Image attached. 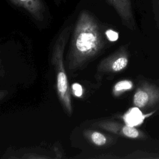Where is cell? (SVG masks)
<instances>
[{
	"label": "cell",
	"mask_w": 159,
	"mask_h": 159,
	"mask_svg": "<svg viewBox=\"0 0 159 159\" xmlns=\"http://www.w3.org/2000/svg\"><path fill=\"white\" fill-rule=\"evenodd\" d=\"M104 45L97 20L88 11H81L76 22L66 56L68 71L71 73L83 68L100 53Z\"/></svg>",
	"instance_id": "cell-1"
},
{
	"label": "cell",
	"mask_w": 159,
	"mask_h": 159,
	"mask_svg": "<svg viewBox=\"0 0 159 159\" xmlns=\"http://www.w3.org/2000/svg\"><path fill=\"white\" fill-rule=\"evenodd\" d=\"M71 32V27H65L56 39L52 53V63L56 76V88L58 99L68 116L73 113L71 89L64 64V52Z\"/></svg>",
	"instance_id": "cell-2"
},
{
	"label": "cell",
	"mask_w": 159,
	"mask_h": 159,
	"mask_svg": "<svg viewBox=\"0 0 159 159\" xmlns=\"http://www.w3.org/2000/svg\"><path fill=\"white\" fill-rule=\"evenodd\" d=\"M159 103V88L154 84L145 83L135 91L133 104L140 109L153 107Z\"/></svg>",
	"instance_id": "cell-3"
},
{
	"label": "cell",
	"mask_w": 159,
	"mask_h": 159,
	"mask_svg": "<svg viewBox=\"0 0 159 159\" xmlns=\"http://www.w3.org/2000/svg\"><path fill=\"white\" fill-rule=\"evenodd\" d=\"M129 63V55L123 47L114 53L103 59L99 64L98 70L102 73H115L124 70Z\"/></svg>",
	"instance_id": "cell-4"
},
{
	"label": "cell",
	"mask_w": 159,
	"mask_h": 159,
	"mask_svg": "<svg viewBox=\"0 0 159 159\" xmlns=\"http://www.w3.org/2000/svg\"><path fill=\"white\" fill-rule=\"evenodd\" d=\"M93 125L114 134L130 139H142L145 136L135 127L130 126L125 124H122L114 120H101L94 123Z\"/></svg>",
	"instance_id": "cell-5"
},
{
	"label": "cell",
	"mask_w": 159,
	"mask_h": 159,
	"mask_svg": "<svg viewBox=\"0 0 159 159\" xmlns=\"http://www.w3.org/2000/svg\"><path fill=\"white\" fill-rule=\"evenodd\" d=\"M118 14L124 25L134 30L135 22L132 11L131 0H106Z\"/></svg>",
	"instance_id": "cell-6"
},
{
	"label": "cell",
	"mask_w": 159,
	"mask_h": 159,
	"mask_svg": "<svg viewBox=\"0 0 159 159\" xmlns=\"http://www.w3.org/2000/svg\"><path fill=\"white\" fill-rule=\"evenodd\" d=\"M14 4L25 9L36 20L43 18L44 6L41 0H11Z\"/></svg>",
	"instance_id": "cell-7"
},
{
	"label": "cell",
	"mask_w": 159,
	"mask_h": 159,
	"mask_svg": "<svg viewBox=\"0 0 159 159\" xmlns=\"http://www.w3.org/2000/svg\"><path fill=\"white\" fill-rule=\"evenodd\" d=\"M123 120L125 124L136 127L140 125L144 120L145 116L140 109L135 106L130 108L124 115Z\"/></svg>",
	"instance_id": "cell-8"
},
{
	"label": "cell",
	"mask_w": 159,
	"mask_h": 159,
	"mask_svg": "<svg viewBox=\"0 0 159 159\" xmlns=\"http://www.w3.org/2000/svg\"><path fill=\"white\" fill-rule=\"evenodd\" d=\"M83 135L91 143L96 146H104L107 142L106 136L96 130H86L83 132Z\"/></svg>",
	"instance_id": "cell-9"
},
{
	"label": "cell",
	"mask_w": 159,
	"mask_h": 159,
	"mask_svg": "<svg viewBox=\"0 0 159 159\" xmlns=\"http://www.w3.org/2000/svg\"><path fill=\"white\" fill-rule=\"evenodd\" d=\"M133 83L130 80H123L117 82L112 88V93L114 96H119L124 93L132 89Z\"/></svg>",
	"instance_id": "cell-10"
},
{
	"label": "cell",
	"mask_w": 159,
	"mask_h": 159,
	"mask_svg": "<svg viewBox=\"0 0 159 159\" xmlns=\"http://www.w3.org/2000/svg\"><path fill=\"white\" fill-rule=\"evenodd\" d=\"M71 93L76 97H81L83 93L82 86L78 83H74L71 86Z\"/></svg>",
	"instance_id": "cell-11"
},
{
	"label": "cell",
	"mask_w": 159,
	"mask_h": 159,
	"mask_svg": "<svg viewBox=\"0 0 159 159\" xmlns=\"http://www.w3.org/2000/svg\"><path fill=\"white\" fill-rule=\"evenodd\" d=\"M105 34L107 39L111 42H115L119 39V34L112 29L107 30Z\"/></svg>",
	"instance_id": "cell-12"
},
{
	"label": "cell",
	"mask_w": 159,
	"mask_h": 159,
	"mask_svg": "<svg viewBox=\"0 0 159 159\" xmlns=\"http://www.w3.org/2000/svg\"><path fill=\"white\" fill-rule=\"evenodd\" d=\"M22 158H48L49 157H47L45 156H41V155H35V154H28L25 155Z\"/></svg>",
	"instance_id": "cell-13"
},
{
	"label": "cell",
	"mask_w": 159,
	"mask_h": 159,
	"mask_svg": "<svg viewBox=\"0 0 159 159\" xmlns=\"http://www.w3.org/2000/svg\"><path fill=\"white\" fill-rule=\"evenodd\" d=\"M153 4L155 9V12L157 14V16L158 17V19L159 20V0H154Z\"/></svg>",
	"instance_id": "cell-14"
},
{
	"label": "cell",
	"mask_w": 159,
	"mask_h": 159,
	"mask_svg": "<svg viewBox=\"0 0 159 159\" xmlns=\"http://www.w3.org/2000/svg\"><path fill=\"white\" fill-rule=\"evenodd\" d=\"M54 151H55V155H56L55 158H61L63 157L62 153L60 151V150L58 147H54Z\"/></svg>",
	"instance_id": "cell-15"
},
{
	"label": "cell",
	"mask_w": 159,
	"mask_h": 159,
	"mask_svg": "<svg viewBox=\"0 0 159 159\" xmlns=\"http://www.w3.org/2000/svg\"><path fill=\"white\" fill-rule=\"evenodd\" d=\"M7 94V91L6 90H0V101H1Z\"/></svg>",
	"instance_id": "cell-16"
}]
</instances>
